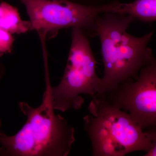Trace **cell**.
I'll return each mask as SVG.
<instances>
[{
	"label": "cell",
	"mask_w": 156,
	"mask_h": 156,
	"mask_svg": "<svg viewBox=\"0 0 156 156\" xmlns=\"http://www.w3.org/2000/svg\"><path fill=\"white\" fill-rule=\"evenodd\" d=\"M83 118L85 130L92 143V155L123 156L144 151L156 156V127L144 131L127 112L93 96Z\"/></svg>",
	"instance_id": "obj_3"
},
{
	"label": "cell",
	"mask_w": 156,
	"mask_h": 156,
	"mask_svg": "<svg viewBox=\"0 0 156 156\" xmlns=\"http://www.w3.org/2000/svg\"><path fill=\"white\" fill-rule=\"evenodd\" d=\"M29 17L31 30L36 31L41 41L60 30L79 28L93 36L98 15L112 12L113 7L90 8L66 0H20Z\"/></svg>",
	"instance_id": "obj_5"
},
{
	"label": "cell",
	"mask_w": 156,
	"mask_h": 156,
	"mask_svg": "<svg viewBox=\"0 0 156 156\" xmlns=\"http://www.w3.org/2000/svg\"><path fill=\"white\" fill-rule=\"evenodd\" d=\"M14 41L12 34L0 28V57L11 52Z\"/></svg>",
	"instance_id": "obj_9"
},
{
	"label": "cell",
	"mask_w": 156,
	"mask_h": 156,
	"mask_svg": "<svg viewBox=\"0 0 156 156\" xmlns=\"http://www.w3.org/2000/svg\"><path fill=\"white\" fill-rule=\"evenodd\" d=\"M0 28L13 34L25 33L31 30L29 21L20 18L17 8L6 2L0 4Z\"/></svg>",
	"instance_id": "obj_7"
},
{
	"label": "cell",
	"mask_w": 156,
	"mask_h": 156,
	"mask_svg": "<svg viewBox=\"0 0 156 156\" xmlns=\"http://www.w3.org/2000/svg\"><path fill=\"white\" fill-rule=\"evenodd\" d=\"M94 96L123 109L142 130L155 127L156 59L143 67L135 80L128 79L105 95Z\"/></svg>",
	"instance_id": "obj_6"
},
{
	"label": "cell",
	"mask_w": 156,
	"mask_h": 156,
	"mask_svg": "<svg viewBox=\"0 0 156 156\" xmlns=\"http://www.w3.org/2000/svg\"><path fill=\"white\" fill-rule=\"evenodd\" d=\"M72 29L71 44L63 77L56 87H50L52 106L62 112L71 108L80 109L84 103L81 94L93 97L101 80L86 33L80 28Z\"/></svg>",
	"instance_id": "obj_4"
},
{
	"label": "cell",
	"mask_w": 156,
	"mask_h": 156,
	"mask_svg": "<svg viewBox=\"0 0 156 156\" xmlns=\"http://www.w3.org/2000/svg\"><path fill=\"white\" fill-rule=\"evenodd\" d=\"M134 20L130 15L110 12L96 18L94 36L100 39L104 72L95 96L105 95L128 79L135 80L140 70L154 58L147 47L153 31L140 37L127 32Z\"/></svg>",
	"instance_id": "obj_1"
},
{
	"label": "cell",
	"mask_w": 156,
	"mask_h": 156,
	"mask_svg": "<svg viewBox=\"0 0 156 156\" xmlns=\"http://www.w3.org/2000/svg\"><path fill=\"white\" fill-rule=\"evenodd\" d=\"M46 76V90L41 104L34 108L19 102V108L27 118L16 134L8 136L2 130L0 120V156H66L75 141V130L67 121L55 114L50 96V78Z\"/></svg>",
	"instance_id": "obj_2"
},
{
	"label": "cell",
	"mask_w": 156,
	"mask_h": 156,
	"mask_svg": "<svg viewBox=\"0 0 156 156\" xmlns=\"http://www.w3.org/2000/svg\"><path fill=\"white\" fill-rule=\"evenodd\" d=\"M115 13L130 15L143 22L156 20V0H138L133 5L116 7Z\"/></svg>",
	"instance_id": "obj_8"
}]
</instances>
